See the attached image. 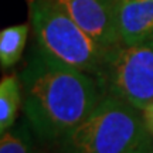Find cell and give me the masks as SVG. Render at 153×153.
Segmentation results:
<instances>
[{
    "label": "cell",
    "mask_w": 153,
    "mask_h": 153,
    "mask_svg": "<svg viewBox=\"0 0 153 153\" xmlns=\"http://www.w3.org/2000/svg\"><path fill=\"white\" fill-rule=\"evenodd\" d=\"M19 78L23 111L44 142H60L104 97L94 75L67 65L38 45L31 50Z\"/></svg>",
    "instance_id": "obj_1"
},
{
    "label": "cell",
    "mask_w": 153,
    "mask_h": 153,
    "mask_svg": "<svg viewBox=\"0 0 153 153\" xmlns=\"http://www.w3.org/2000/svg\"><path fill=\"white\" fill-rule=\"evenodd\" d=\"M153 140L142 111L105 95L60 145V153H128Z\"/></svg>",
    "instance_id": "obj_2"
},
{
    "label": "cell",
    "mask_w": 153,
    "mask_h": 153,
    "mask_svg": "<svg viewBox=\"0 0 153 153\" xmlns=\"http://www.w3.org/2000/svg\"><path fill=\"white\" fill-rule=\"evenodd\" d=\"M30 23L40 48L97 78L109 50L89 37L55 0H30Z\"/></svg>",
    "instance_id": "obj_3"
},
{
    "label": "cell",
    "mask_w": 153,
    "mask_h": 153,
    "mask_svg": "<svg viewBox=\"0 0 153 153\" xmlns=\"http://www.w3.org/2000/svg\"><path fill=\"white\" fill-rule=\"evenodd\" d=\"M97 79L105 95L145 109L153 102V38L111 48Z\"/></svg>",
    "instance_id": "obj_4"
},
{
    "label": "cell",
    "mask_w": 153,
    "mask_h": 153,
    "mask_svg": "<svg viewBox=\"0 0 153 153\" xmlns=\"http://www.w3.org/2000/svg\"><path fill=\"white\" fill-rule=\"evenodd\" d=\"M72 20L99 45L111 50L120 45L118 31L119 0H55Z\"/></svg>",
    "instance_id": "obj_5"
},
{
    "label": "cell",
    "mask_w": 153,
    "mask_h": 153,
    "mask_svg": "<svg viewBox=\"0 0 153 153\" xmlns=\"http://www.w3.org/2000/svg\"><path fill=\"white\" fill-rule=\"evenodd\" d=\"M118 31L123 45L153 38V0H119Z\"/></svg>",
    "instance_id": "obj_6"
},
{
    "label": "cell",
    "mask_w": 153,
    "mask_h": 153,
    "mask_svg": "<svg viewBox=\"0 0 153 153\" xmlns=\"http://www.w3.org/2000/svg\"><path fill=\"white\" fill-rule=\"evenodd\" d=\"M23 102L22 81L19 75H7L0 82V133L16 123L20 104Z\"/></svg>",
    "instance_id": "obj_7"
},
{
    "label": "cell",
    "mask_w": 153,
    "mask_h": 153,
    "mask_svg": "<svg viewBox=\"0 0 153 153\" xmlns=\"http://www.w3.org/2000/svg\"><path fill=\"white\" fill-rule=\"evenodd\" d=\"M28 36V24H16L0 31V65L7 70L19 62L26 47Z\"/></svg>",
    "instance_id": "obj_8"
},
{
    "label": "cell",
    "mask_w": 153,
    "mask_h": 153,
    "mask_svg": "<svg viewBox=\"0 0 153 153\" xmlns=\"http://www.w3.org/2000/svg\"><path fill=\"white\" fill-rule=\"evenodd\" d=\"M33 128L27 118L0 135V153H33Z\"/></svg>",
    "instance_id": "obj_9"
},
{
    "label": "cell",
    "mask_w": 153,
    "mask_h": 153,
    "mask_svg": "<svg viewBox=\"0 0 153 153\" xmlns=\"http://www.w3.org/2000/svg\"><path fill=\"white\" fill-rule=\"evenodd\" d=\"M142 115H143V120L146 123V128H148L149 133L153 137V102L150 105H148L145 109H142Z\"/></svg>",
    "instance_id": "obj_10"
},
{
    "label": "cell",
    "mask_w": 153,
    "mask_h": 153,
    "mask_svg": "<svg viewBox=\"0 0 153 153\" xmlns=\"http://www.w3.org/2000/svg\"><path fill=\"white\" fill-rule=\"evenodd\" d=\"M128 153H153V140L145 143V145H140L139 148L133 149V150H131Z\"/></svg>",
    "instance_id": "obj_11"
}]
</instances>
